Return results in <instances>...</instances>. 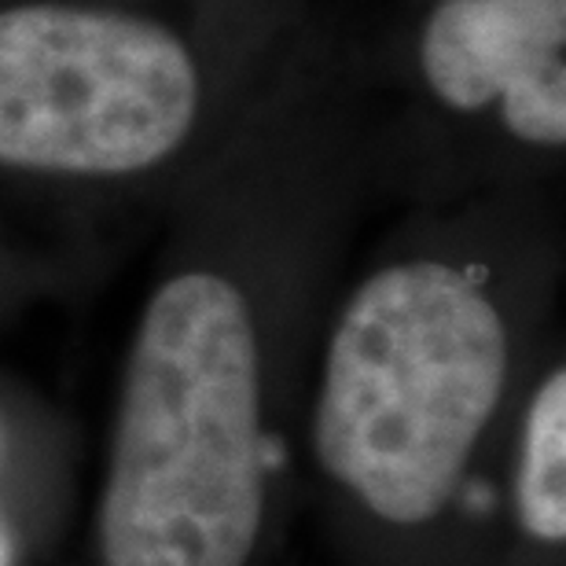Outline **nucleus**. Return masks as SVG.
Listing matches in <instances>:
<instances>
[{
	"mask_svg": "<svg viewBox=\"0 0 566 566\" xmlns=\"http://www.w3.org/2000/svg\"><path fill=\"white\" fill-rule=\"evenodd\" d=\"M368 15L313 0L158 221L63 566H287L316 335L376 210Z\"/></svg>",
	"mask_w": 566,
	"mask_h": 566,
	"instance_id": "1",
	"label": "nucleus"
},
{
	"mask_svg": "<svg viewBox=\"0 0 566 566\" xmlns=\"http://www.w3.org/2000/svg\"><path fill=\"white\" fill-rule=\"evenodd\" d=\"M559 191L398 210L327 302L302 515L332 566H493L507 434L563 335Z\"/></svg>",
	"mask_w": 566,
	"mask_h": 566,
	"instance_id": "2",
	"label": "nucleus"
},
{
	"mask_svg": "<svg viewBox=\"0 0 566 566\" xmlns=\"http://www.w3.org/2000/svg\"><path fill=\"white\" fill-rule=\"evenodd\" d=\"M313 0H0V218L99 269L221 151Z\"/></svg>",
	"mask_w": 566,
	"mask_h": 566,
	"instance_id": "3",
	"label": "nucleus"
},
{
	"mask_svg": "<svg viewBox=\"0 0 566 566\" xmlns=\"http://www.w3.org/2000/svg\"><path fill=\"white\" fill-rule=\"evenodd\" d=\"M365 155L394 210L559 191L566 0H390L368 19Z\"/></svg>",
	"mask_w": 566,
	"mask_h": 566,
	"instance_id": "4",
	"label": "nucleus"
},
{
	"mask_svg": "<svg viewBox=\"0 0 566 566\" xmlns=\"http://www.w3.org/2000/svg\"><path fill=\"white\" fill-rule=\"evenodd\" d=\"M82 515L74 423L0 376V566H63Z\"/></svg>",
	"mask_w": 566,
	"mask_h": 566,
	"instance_id": "5",
	"label": "nucleus"
},
{
	"mask_svg": "<svg viewBox=\"0 0 566 566\" xmlns=\"http://www.w3.org/2000/svg\"><path fill=\"white\" fill-rule=\"evenodd\" d=\"M493 566H566V343L545 349L507 434Z\"/></svg>",
	"mask_w": 566,
	"mask_h": 566,
	"instance_id": "6",
	"label": "nucleus"
},
{
	"mask_svg": "<svg viewBox=\"0 0 566 566\" xmlns=\"http://www.w3.org/2000/svg\"><path fill=\"white\" fill-rule=\"evenodd\" d=\"M104 269L41 243L0 218V327L22 324L30 313L82 294Z\"/></svg>",
	"mask_w": 566,
	"mask_h": 566,
	"instance_id": "7",
	"label": "nucleus"
}]
</instances>
